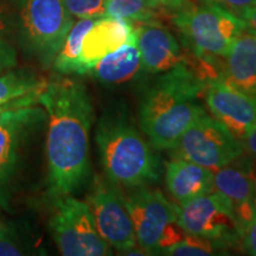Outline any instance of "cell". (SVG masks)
Returning a JSON list of instances; mask_svg holds the SVG:
<instances>
[{
	"label": "cell",
	"instance_id": "6da1fadb",
	"mask_svg": "<svg viewBox=\"0 0 256 256\" xmlns=\"http://www.w3.org/2000/svg\"><path fill=\"white\" fill-rule=\"evenodd\" d=\"M38 104L48 116V194H72L90 176L89 136L95 119L92 98L83 83L58 78L48 83Z\"/></svg>",
	"mask_w": 256,
	"mask_h": 256
},
{
	"label": "cell",
	"instance_id": "7a4b0ae2",
	"mask_svg": "<svg viewBox=\"0 0 256 256\" xmlns=\"http://www.w3.org/2000/svg\"><path fill=\"white\" fill-rule=\"evenodd\" d=\"M206 80L186 62L159 74L142 92L139 126L154 150H174L185 130L206 113Z\"/></svg>",
	"mask_w": 256,
	"mask_h": 256
},
{
	"label": "cell",
	"instance_id": "3957f363",
	"mask_svg": "<svg viewBox=\"0 0 256 256\" xmlns=\"http://www.w3.org/2000/svg\"><path fill=\"white\" fill-rule=\"evenodd\" d=\"M104 176L124 188L154 183L160 176V160L142 136L127 108L115 106L106 110L95 132Z\"/></svg>",
	"mask_w": 256,
	"mask_h": 256
},
{
	"label": "cell",
	"instance_id": "277c9868",
	"mask_svg": "<svg viewBox=\"0 0 256 256\" xmlns=\"http://www.w3.org/2000/svg\"><path fill=\"white\" fill-rule=\"evenodd\" d=\"M196 58L204 62L224 58L234 42L246 30L242 18L222 6L204 0L203 5L188 4L172 14Z\"/></svg>",
	"mask_w": 256,
	"mask_h": 256
},
{
	"label": "cell",
	"instance_id": "5b68a950",
	"mask_svg": "<svg viewBox=\"0 0 256 256\" xmlns=\"http://www.w3.org/2000/svg\"><path fill=\"white\" fill-rule=\"evenodd\" d=\"M132 220L136 246L147 255H162L185 238L178 220V206L171 203L158 188L148 185L132 188L124 196Z\"/></svg>",
	"mask_w": 256,
	"mask_h": 256
},
{
	"label": "cell",
	"instance_id": "8992f818",
	"mask_svg": "<svg viewBox=\"0 0 256 256\" xmlns=\"http://www.w3.org/2000/svg\"><path fill=\"white\" fill-rule=\"evenodd\" d=\"M74 17L62 0H20V31L28 52L42 66H52Z\"/></svg>",
	"mask_w": 256,
	"mask_h": 256
},
{
	"label": "cell",
	"instance_id": "52a82bcc",
	"mask_svg": "<svg viewBox=\"0 0 256 256\" xmlns=\"http://www.w3.org/2000/svg\"><path fill=\"white\" fill-rule=\"evenodd\" d=\"M54 212L49 228L60 252L64 256H104L112 248L96 230L88 204L66 194L52 198Z\"/></svg>",
	"mask_w": 256,
	"mask_h": 256
},
{
	"label": "cell",
	"instance_id": "ba28073f",
	"mask_svg": "<svg viewBox=\"0 0 256 256\" xmlns=\"http://www.w3.org/2000/svg\"><path fill=\"white\" fill-rule=\"evenodd\" d=\"M44 119L46 110L34 106L5 110L0 116V209L10 211L28 138Z\"/></svg>",
	"mask_w": 256,
	"mask_h": 256
},
{
	"label": "cell",
	"instance_id": "9c48e42d",
	"mask_svg": "<svg viewBox=\"0 0 256 256\" xmlns=\"http://www.w3.org/2000/svg\"><path fill=\"white\" fill-rule=\"evenodd\" d=\"M174 151V156L216 171L240 158L244 148L238 139L206 112L185 130Z\"/></svg>",
	"mask_w": 256,
	"mask_h": 256
},
{
	"label": "cell",
	"instance_id": "30bf717a",
	"mask_svg": "<svg viewBox=\"0 0 256 256\" xmlns=\"http://www.w3.org/2000/svg\"><path fill=\"white\" fill-rule=\"evenodd\" d=\"M178 220L190 235L212 240L228 249L241 247L235 210L218 192L210 191L178 206Z\"/></svg>",
	"mask_w": 256,
	"mask_h": 256
},
{
	"label": "cell",
	"instance_id": "8fae6325",
	"mask_svg": "<svg viewBox=\"0 0 256 256\" xmlns=\"http://www.w3.org/2000/svg\"><path fill=\"white\" fill-rule=\"evenodd\" d=\"M86 203L96 230L110 248L127 254L138 247L132 220L120 186L106 176H95Z\"/></svg>",
	"mask_w": 256,
	"mask_h": 256
},
{
	"label": "cell",
	"instance_id": "7c38bea8",
	"mask_svg": "<svg viewBox=\"0 0 256 256\" xmlns=\"http://www.w3.org/2000/svg\"><path fill=\"white\" fill-rule=\"evenodd\" d=\"M203 101L211 116L241 142L256 124V95L240 90L223 78L206 81Z\"/></svg>",
	"mask_w": 256,
	"mask_h": 256
},
{
	"label": "cell",
	"instance_id": "4fadbf2b",
	"mask_svg": "<svg viewBox=\"0 0 256 256\" xmlns=\"http://www.w3.org/2000/svg\"><path fill=\"white\" fill-rule=\"evenodd\" d=\"M134 28L142 69L145 72L159 75L186 62L174 34L156 20L136 23Z\"/></svg>",
	"mask_w": 256,
	"mask_h": 256
},
{
	"label": "cell",
	"instance_id": "5bb4252c",
	"mask_svg": "<svg viewBox=\"0 0 256 256\" xmlns=\"http://www.w3.org/2000/svg\"><path fill=\"white\" fill-rule=\"evenodd\" d=\"M134 37L133 23L110 16L95 19L82 42L80 74H87L106 55L118 50Z\"/></svg>",
	"mask_w": 256,
	"mask_h": 256
},
{
	"label": "cell",
	"instance_id": "9a60e30c",
	"mask_svg": "<svg viewBox=\"0 0 256 256\" xmlns=\"http://www.w3.org/2000/svg\"><path fill=\"white\" fill-rule=\"evenodd\" d=\"M240 158L214 171V191L232 203L241 230L242 224L255 212L256 202L255 177L250 168L240 162Z\"/></svg>",
	"mask_w": 256,
	"mask_h": 256
},
{
	"label": "cell",
	"instance_id": "2e32d148",
	"mask_svg": "<svg viewBox=\"0 0 256 256\" xmlns=\"http://www.w3.org/2000/svg\"><path fill=\"white\" fill-rule=\"evenodd\" d=\"M165 183L178 206L214 191V171L174 156L165 166Z\"/></svg>",
	"mask_w": 256,
	"mask_h": 256
},
{
	"label": "cell",
	"instance_id": "e0dca14e",
	"mask_svg": "<svg viewBox=\"0 0 256 256\" xmlns=\"http://www.w3.org/2000/svg\"><path fill=\"white\" fill-rule=\"evenodd\" d=\"M220 78L240 90L256 95V36L244 30L224 57Z\"/></svg>",
	"mask_w": 256,
	"mask_h": 256
},
{
	"label": "cell",
	"instance_id": "ac0fdd59",
	"mask_svg": "<svg viewBox=\"0 0 256 256\" xmlns=\"http://www.w3.org/2000/svg\"><path fill=\"white\" fill-rule=\"evenodd\" d=\"M48 83L34 70L22 68L0 74V106L6 110L31 107L46 90Z\"/></svg>",
	"mask_w": 256,
	"mask_h": 256
},
{
	"label": "cell",
	"instance_id": "d6986e66",
	"mask_svg": "<svg viewBox=\"0 0 256 256\" xmlns=\"http://www.w3.org/2000/svg\"><path fill=\"white\" fill-rule=\"evenodd\" d=\"M142 69L136 37L101 58L87 74L106 84H121L136 76Z\"/></svg>",
	"mask_w": 256,
	"mask_h": 256
},
{
	"label": "cell",
	"instance_id": "ffe728a7",
	"mask_svg": "<svg viewBox=\"0 0 256 256\" xmlns=\"http://www.w3.org/2000/svg\"><path fill=\"white\" fill-rule=\"evenodd\" d=\"M95 19H80L74 23L70 31L66 34L62 46L54 60L52 66L56 72L63 75L68 74H80L81 64H80V56H81L82 42L89 28L92 26Z\"/></svg>",
	"mask_w": 256,
	"mask_h": 256
},
{
	"label": "cell",
	"instance_id": "44dd1931",
	"mask_svg": "<svg viewBox=\"0 0 256 256\" xmlns=\"http://www.w3.org/2000/svg\"><path fill=\"white\" fill-rule=\"evenodd\" d=\"M159 12L151 0H106V16L133 24L154 22Z\"/></svg>",
	"mask_w": 256,
	"mask_h": 256
},
{
	"label": "cell",
	"instance_id": "7402d4cb",
	"mask_svg": "<svg viewBox=\"0 0 256 256\" xmlns=\"http://www.w3.org/2000/svg\"><path fill=\"white\" fill-rule=\"evenodd\" d=\"M229 250L218 242L208 240L200 236L186 234L180 242L168 248L162 255L170 256H208L223 254V252Z\"/></svg>",
	"mask_w": 256,
	"mask_h": 256
},
{
	"label": "cell",
	"instance_id": "603a6c76",
	"mask_svg": "<svg viewBox=\"0 0 256 256\" xmlns=\"http://www.w3.org/2000/svg\"><path fill=\"white\" fill-rule=\"evenodd\" d=\"M72 17L98 19L106 16V0H62Z\"/></svg>",
	"mask_w": 256,
	"mask_h": 256
},
{
	"label": "cell",
	"instance_id": "cb8c5ba5",
	"mask_svg": "<svg viewBox=\"0 0 256 256\" xmlns=\"http://www.w3.org/2000/svg\"><path fill=\"white\" fill-rule=\"evenodd\" d=\"M24 255L14 229L8 224L0 223V256Z\"/></svg>",
	"mask_w": 256,
	"mask_h": 256
},
{
	"label": "cell",
	"instance_id": "d4e9b609",
	"mask_svg": "<svg viewBox=\"0 0 256 256\" xmlns=\"http://www.w3.org/2000/svg\"><path fill=\"white\" fill-rule=\"evenodd\" d=\"M240 242L241 249L249 255L256 256V210L250 218L241 226Z\"/></svg>",
	"mask_w": 256,
	"mask_h": 256
},
{
	"label": "cell",
	"instance_id": "484cf974",
	"mask_svg": "<svg viewBox=\"0 0 256 256\" xmlns=\"http://www.w3.org/2000/svg\"><path fill=\"white\" fill-rule=\"evenodd\" d=\"M17 66V54L14 48L6 40L0 28V74H4Z\"/></svg>",
	"mask_w": 256,
	"mask_h": 256
},
{
	"label": "cell",
	"instance_id": "4316f807",
	"mask_svg": "<svg viewBox=\"0 0 256 256\" xmlns=\"http://www.w3.org/2000/svg\"><path fill=\"white\" fill-rule=\"evenodd\" d=\"M208 2H215L238 17L246 10L256 8V0H208Z\"/></svg>",
	"mask_w": 256,
	"mask_h": 256
},
{
	"label": "cell",
	"instance_id": "83f0119b",
	"mask_svg": "<svg viewBox=\"0 0 256 256\" xmlns=\"http://www.w3.org/2000/svg\"><path fill=\"white\" fill-rule=\"evenodd\" d=\"M151 2L156 6L159 11L168 12L174 14V12L191 4V0H151Z\"/></svg>",
	"mask_w": 256,
	"mask_h": 256
},
{
	"label": "cell",
	"instance_id": "f1b7e54d",
	"mask_svg": "<svg viewBox=\"0 0 256 256\" xmlns=\"http://www.w3.org/2000/svg\"><path fill=\"white\" fill-rule=\"evenodd\" d=\"M242 145L243 148L247 150L249 154L256 158V124L246 134L244 139L242 140Z\"/></svg>",
	"mask_w": 256,
	"mask_h": 256
},
{
	"label": "cell",
	"instance_id": "f546056e",
	"mask_svg": "<svg viewBox=\"0 0 256 256\" xmlns=\"http://www.w3.org/2000/svg\"><path fill=\"white\" fill-rule=\"evenodd\" d=\"M240 18L243 19L246 24V30L252 32L256 36V8H252L243 11L240 14Z\"/></svg>",
	"mask_w": 256,
	"mask_h": 256
},
{
	"label": "cell",
	"instance_id": "4dcf8cb0",
	"mask_svg": "<svg viewBox=\"0 0 256 256\" xmlns=\"http://www.w3.org/2000/svg\"><path fill=\"white\" fill-rule=\"evenodd\" d=\"M5 110H6V108L4 107V106H0V116H2V114L4 113Z\"/></svg>",
	"mask_w": 256,
	"mask_h": 256
},
{
	"label": "cell",
	"instance_id": "1f68e13d",
	"mask_svg": "<svg viewBox=\"0 0 256 256\" xmlns=\"http://www.w3.org/2000/svg\"><path fill=\"white\" fill-rule=\"evenodd\" d=\"M255 202H256V178H255Z\"/></svg>",
	"mask_w": 256,
	"mask_h": 256
}]
</instances>
